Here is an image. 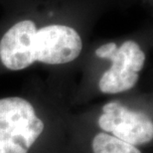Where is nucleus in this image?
Here are the masks:
<instances>
[{
	"mask_svg": "<svg viewBox=\"0 0 153 153\" xmlns=\"http://www.w3.org/2000/svg\"><path fill=\"white\" fill-rule=\"evenodd\" d=\"M82 41L75 29L65 25H49L37 30L33 21L13 25L0 41V60L7 69L20 71L35 62L62 65L76 60Z\"/></svg>",
	"mask_w": 153,
	"mask_h": 153,
	"instance_id": "f257e3e1",
	"label": "nucleus"
},
{
	"mask_svg": "<svg viewBox=\"0 0 153 153\" xmlns=\"http://www.w3.org/2000/svg\"><path fill=\"white\" fill-rule=\"evenodd\" d=\"M44 129V121L29 100L0 99V153H29Z\"/></svg>",
	"mask_w": 153,
	"mask_h": 153,
	"instance_id": "f03ea898",
	"label": "nucleus"
},
{
	"mask_svg": "<svg viewBox=\"0 0 153 153\" xmlns=\"http://www.w3.org/2000/svg\"><path fill=\"white\" fill-rule=\"evenodd\" d=\"M102 111L97 123L102 132L136 147L152 141L153 122L144 112L131 111L116 100L106 102Z\"/></svg>",
	"mask_w": 153,
	"mask_h": 153,
	"instance_id": "7ed1b4c3",
	"label": "nucleus"
},
{
	"mask_svg": "<svg viewBox=\"0 0 153 153\" xmlns=\"http://www.w3.org/2000/svg\"><path fill=\"white\" fill-rule=\"evenodd\" d=\"M106 59L111 60L112 64L100 79V91L103 94H114L131 90L138 82V73L145 63V54L140 46L134 41H126Z\"/></svg>",
	"mask_w": 153,
	"mask_h": 153,
	"instance_id": "20e7f679",
	"label": "nucleus"
},
{
	"mask_svg": "<svg viewBox=\"0 0 153 153\" xmlns=\"http://www.w3.org/2000/svg\"><path fill=\"white\" fill-rule=\"evenodd\" d=\"M94 153H141L136 146H133L105 132H97L91 140Z\"/></svg>",
	"mask_w": 153,
	"mask_h": 153,
	"instance_id": "39448f33",
	"label": "nucleus"
},
{
	"mask_svg": "<svg viewBox=\"0 0 153 153\" xmlns=\"http://www.w3.org/2000/svg\"><path fill=\"white\" fill-rule=\"evenodd\" d=\"M117 48L115 43L111 42V43H106V44L100 46V48H97L96 50V56L99 58H102V59H106V57L109 54H111L115 49Z\"/></svg>",
	"mask_w": 153,
	"mask_h": 153,
	"instance_id": "423d86ee",
	"label": "nucleus"
}]
</instances>
